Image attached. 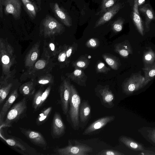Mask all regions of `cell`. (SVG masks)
Listing matches in <instances>:
<instances>
[{"instance_id":"484cf974","label":"cell","mask_w":155,"mask_h":155,"mask_svg":"<svg viewBox=\"0 0 155 155\" xmlns=\"http://www.w3.org/2000/svg\"><path fill=\"white\" fill-rule=\"evenodd\" d=\"M8 79L0 78V104L3 103L13 86L12 83H8Z\"/></svg>"},{"instance_id":"f546056e","label":"cell","mask_w":155,"mask_h":155,"mask_svg":"<svg viewBox=\"0 0 155 155\" xmlns=\"http://www.w3.org/2000/svg\"><path fill=\"white\" fill-rule=\"evenodd\" d=\"M143 68H148L154 63L155 61V53L151 48H149L144 52L143 56Z\"/></svg>"},{"instance_id":"2e32d148","label":"cell","mask_w":155,"mask_h":155,"mask_svg":"<svg viewBox=\"0 0 155 155\" xmlns=\"http://www.w3.org/2000/svg\"><path fill=\"white\" fill-rule=\"evenodd\" d=\"M40 41L35 43L25 56L24 59L25 66L27 69L31 67L38 59L40 53Z\"/></svg>"},{"instance_id":"d4e9b609","label":"cell","mask_w":155,"mask_h":155,"mask_svg":"<svg viewBox=\"0 0 155 155\" xmlns=\"http://www.w3.org/2000/svg\"><path fill=\"white\" fill-rule=\"evenodd\" d=\"M37 85L33 79L22 84L19 88L20 93L24 97L27 98L33 95L35 91V87Z\"/></svg>"},{"instance_id":"52a82bcc","label":"cell","mask_w":155,"mask_h":155,"mask_svg":"<svg viewBox=\"0 0 155 155\" xmlns=\"http://www.w3.org/2000/svg\"><path fill=\"white\" fill-rule=\"evenodd\" d=\"M144 76L139 73L132 74L123 83L122 85L123 93L129 95L144 87Z\"/></svg>"},{"instance_id":"ba28073f","label":"cell","mask_w":155,"mask_h":155,"mask_svg":"<svg viewBox=\"0 0 155 155\" xmlns=\"http://www.w3.org/2000/svg\"><path fill=\"white\" fill-rule=\"evenodd\" d=\"M5 140L8 144L21 154L25 155L41 154L35 148L30 147L20 138L12 137L5 139Z\"/></svg>"},{"instance_id":"e575fe53","label":"cell","mask_w":155,"mask_h":155,"mask_svg":"<svg viewBox=\"0 0 155 155\" xmlns=\"http://www.w3.org/2000/svg\"><path fill=\"white\" fill-rule=\"evenodd\" d=\"M144 73V86L147 85L155 77V61L153 64L150 67L143 68Z\"/></svg>"},{"instance_id":"603a6c76","label":"cell","mask_w":155,"mask_h":155,"mask_svg":"<svg viewBox=\"0 0 155 155\" xmlns=\"http://www.w3.org/2000/svg\"><path fill=\"white\" fill-rule=\"evenodd\" d=\"M114 51L122 57L127 58L129 54H132L133 50L128 40H125L115 45Z\"/></svg>"},{"instance_id":"1f68e13d","label":"cell","mask_w":155,"mask_h":155,"mask_svg":"<svg viewBox=\"0 0 155 155\" xmlns=\"http://www.w3.org/2000/svg\"><path fill=\"white\" fill-rule=\"evenodd\" d=\"M52 110L51 106L45 108L42 110L36 119V124L39 126L44 123L48 119Z\"/></svg>"},{"instance_id":"c3c4849f","label":"cell","mask_w":155,"mask_h":155,"mask_svg":"<svg viewBox=\"0 0 155 155\" xmlns=\"http://www.w3.org/2000/svg\"><path fill=\"white\" fill-rule=\"evenodd\" d=\"M37 0L38 1H40L41 0Z\"/></svg>"},{"instance_id":"d6986e66","label":"cell","mask_w":155,"mask_h":155,"mask_svg":"<svg viewBox=\"0 0 155 155\" xmlns=\"http://www.w3.org/2000/svg\"><path fill=\"white\" fill-rule=\"evenodd\" d=\"M120 8V5L117 4L104 13L96 22L94 28L99 27L109 21L118 12Z\"/></svg>"},{"instance_id":"4316f807","label":"cell","mask_w":155,"mask_h":155,"mask_svg":"<svg viewBox=\"0 0 155 155\" xmlns=\"http://www.w3.org/2000/svg\"><path fill=\"white\" fill-rule=\"evenodd\" d=\"M138 131L146 140L155 146V127H144Z\"/></svg>"},{"instance_id":"83f0119b","label":"cell","mask_w":155,"mask_h":155,"mask_svg":"<svg viewBox=\"0 0 155 155\" xmlns=\"http://www.w3.org/2000/svg\"><path fill=\"white\" fill-rule=\"evenodd\" d=\"M102 57L109 67L112 69L117 70L121 65L119 58L109 53H104Z\"/></svg>"},{"instance_id":"4fadbf2b","label":"cell","mask_w":155,"mask_h":155,"mask_svg":"<svg viewBox=\"0 0 155 155\" xmlns=\"http://www.w3.org/2000/svg\"><path fill=\"white\" fill-rule=\"evenodd\" d=\"M2 3L6 15L11 14L15 19L20 18L21 6L20 0H2Z\"/></svg>"},{"instance_id":"60d3db41","label":"cell","mask_w":155,"mask_h":155,"mask_svg":"<svg viewBox=\"0 0 155 155\" xmlns=\"http://www.w3.org/2000/svg\"><path fill=\"white\" fill-rule=\"evenodd\" d=\"M123 23L124 21L122 19L116 20L112 25L113 30L115 32H120L123 29Z\"/></svg>"},{"instance_id":"7402d4cb","label":"cell","mask_w":155,"mask_h":155,"mask_svg":"<svg viewBox=\"0 0 155 155\" xmlns=\"http://www.w3.org/2000/svg\"><path fill=\"white\" fill-rule=\"evenodd\" d=\"M91 107L87 100H84L80 106L79 117L80 125L86 123L90 117Z\"/></svg>"},{"instance_id":"ab89813d","label":"cell","mask_w":155,"mask_h":155,"mask_svg":"<svg viewBox=\"0 0 155 155\" xmlns=\"http://www.w3.org/2000/svg\"><path fill=\"white\" fill-rule=\"evenodd\" d=\"M78 44L75 42L71 45H68L66 51L67 59L69 63H70V58L71 55L73 54L77 50Z\"/></svg>"},{"instance_id":"30bf717a","label":"cell","mask_w":155,"mask_h":155,"mask_svg":"<svg viewBox=\"0 0 155 155\" xmlns=\"http://www.w3.org/2000/svg\"><path fill=\"white\" fill-rule=\"evenodd\" d=\"M21 133L23 134L32 143L46 149L47 146L46 140L40 132L22 127H19Z\"/></svg>"},{"instance_id":"5b68a950","label":"cell","mask_w":155,"mask_h":155,"mask_svg":"<svg viewBox=\"0 0 155 155\" xmlns=\"http://www.w3.org/2000/svg\"><path fill=\"white\" fill-rule=\"evenodd\" d=\"M74 144L71 140H68V145L54 150L56 154L59 155H88L93 151V148L89 146L74 140Z\"/></svg>"},{"instance_id":"b9f144b4","label":"cell","mask_w":155,"mask_h":155,"mask_svg":"<svg viewBox=\"0 0 155 155\" xmlns=\"http://www.w3.org/2000/svg\"><path fill=\"white\" fill-rule=\"evenodd\" d=\"M100 44V42L98 39L96 38H92L87 41L85 45L88 48L94 49L97 48Z\"/></svg>"},{"instance_id":"7dc6e473","label":"cell","mask_w":155,"mask_h":155,"mask_svg":"<svg viewBox=\"0 0 155 155\" xmlns=\"http://www.w3.org/2000/svg\"><path fill=\"white\" fill-rule=\"evenodd\" d=\"M145 0H138V5H140L143 4L145 2Z\"/></svg>"},{"instance_id":"74e56055","label":"cell","mask_w":155,"mask_h":155,"mask_svg":"<svg viewBox=\"0 0 155 155\" xmlns=\"http://www.w3.org/2000/svg\"><path fill=\"white\" fill-rule=\"evenodd\" d=\"M116 1V0H103L101 6V10L97 14H101L105 12L114 5Z\"/></svg>"},{"instance_id":"3957f363","label":"cell","mask_w":155,"mask_h":155,"mask_svg":"<svg viewBox=\"0 0 155 155\" xmlns=\"http://www.w3.org/2000/svg\"><path fill=\"white\" fill-rule=\"evenodd\" d=\"M71 94L69 100V109L66 115L68 121L75 130H78L80 125L79 110L81 98L74 86H71Z\"/></svg>"},{"instance_id":"7bdbcfd3","label":"cell","mask_w":155,"mask_h":155,"mask_svg":"<svg viewBox=\"0 0 155 155\" xmlns=\"http://www.w3.org/2000/svg\"><path fill=\"white\" fill-rule=\"evenodd\" d=\"M97 155H124V154L115 150L107 149L103 150L99 152Z\"/></svg>"},{"instance_id":"6da1fadb","label":"cell","mask_w":155,"mask_h":155,"mask_svg":"<svg viewBox=\"0 0 155 155\" xmlns=\"http://www.w3.org/2000/svg\"><path fill=\"white\" fill-rule=\"evenodd\" d=\"M54 65L52 59L46 57L42 54V57L22 74L20 78L21 81L25 80L28 78L34 79L49 73Z\"/></svg>"},{"instance_id":"9c48e42d","label":"cell","mask_w":155,"mask_h":155,"mask_svg":"<svg viewBox=\"0 0 155 155\" xmlns=\"http://www.w3.org/2000/svg\"><path fill=\"white\" fill-rule=\"evenodd\" d=\"M61 79L59 91L62 112L63 114L66 115L69 110L71 84L64 78H62Z\"/></svg>"},{"instance_id":"9a60e30c","label":"cell","mask_w":155,"mask_h":155,"mask_svg":"<svg viewBox=\"0 0 155 155\" xmlns=\"http://www.w3.org/2000/svg\"><path fill=\"white\" fill-rule=\"evenodd\" d=\"M54 37L49 38V40L44 41L42 54L46 57L52 59L57 54L61 46L55 41Z\"/></svg>"},{"instance_id":"ffe728a7","label":"cell","mask_w":155,"mask_h":155,"mask_svg":"<svg viewBox=\"0 0 155 155\" xmlns=\"http://www.w3.org/2000/svg\"><path fill=\"white\" fill-rule=\"evenodd\" d=\"M51 8L55 16L64 24L68 27L72 25V21L70 16L64 10L59 7L57 3L54 4Z\"/></svg>"},{"instance_id":"8992f818","label":"cell","mask_w":155,"mask_h":155,"mask_svg":"<svg viewBox=\"0 0 155 155\" xmlns=\"http://www.w3.org/2000/svg\"><path fill=\"white\" fill-rule=\"evenodd\" d=\"M40 34L46 38L54 37L61 34L64 28L57 20L52 17L48 15L43 19Z\"/></svg>"},{"instance_id":"4dcf8cb0","label":"cell","mask_w":155,"mask_h":155,"mask_svg":"<svg viewBox=\"0 0 155 155\" xmlns=\"http://www.w3.org/2000/svg\"><path fill=\"white\" fill-rule=\"evenodd\" d=\"M33 79L35 82L36 85L41 86L48 84L51 85L54 82V77L50 73Z\"/></svg>"},{"instance_id":"ac0fdd59","label":"cell","mask_w":155,"mask_h":155,"mask_svg":"<svg viewBox=\"0 0 155 155\" xmlns=\"http://www.w3.org/2000/svg\"><path fill=\"white\" fill-rule=\"evenodd\" d=\"M18 96V89L13 90L8 97L3 105L0 112V124H2L4 121V118Z\"/></svg>"},{"instance_id":"d590c367","label":"cell","mask_w":155,"mask_h":155,"mask_svg":"<svg viewBox=\"0 0 155 155\" xmlns=\"http://www.w3.org/2000/svg\"><path fill=\"white\" fill-rule=\"evenodd\" d=\"M43 92L42 89L38 90L35 94L33 99L32 107L34 111H36L41 107V95Z\"/></svg>"},{"instance_id":"f6af8a7d","label":"cell","mask_w":155,"mask_h":155,"mask_svg":"<svg viewBox=\"0 0 155 155\" xmlns=\"http://www.w3.org/2000/svg\"><path fill=\"white\" fill-rule=\"evenodd\" d=\"M141 152L140 154L142 155H155V152L150 150H145L144 151Z\"/></svg>"},{"instance_id":"5bb4252c","label":"cell","mask_w":155,"mask_h":155,"mask_svg":"<svg viewBox=\"0 0 155 155\" xmlns=\"http://www.w3.org/2000/svg\"><path fill=\"white\" fill-rule=\"evenodd\" d=\"M115 118L114 115L107 116L97 120L87 127L83 133L84 135H90L103 128L107 124L113 121Z\"/></svg>"},{"instance_id":"cb8c5ba5","label":"cell","mask_w":155,"mask_h":155,"mask_svg":"<svg viewBox=\"0 0 155 155\" xmlns=\"http://www.w3.org/2000/svg\"><path fill=\"white\" fill-rule=\"evenodd\" d=\"M119 140L127 147L134 151L142 152L146 150L142 144L129 137L121 136L119 137Z\"/></svg>"},{"instance_id":"8fae6325","label":"cell","mask_w":155,"mask_h":155,"mask_svg":"<svg viewBox=\"0 0 155 155\" xmlns=\"http://www.w3.org/2000/svg\"><path fill=\"white\" fill-rule=\"evenodd\" d=\"M96 95L105 107L111 108L114 106V95L108 86L103 87L96 91Z\"/></svg>"},{"instance_id":"836d02e7","label":"cell","mask_w":155,"mask_h":155,"mask_svg":"<svg viewBox=\"0 0 155 155\" xmlns=\"http://www.w3.org/2000/svg\"><path fill=\"white\" fill-rule=\"evenodd\" d=\"M139 10L145 15L146 17L145 25L146 28L148 30L149 29V25L151 21L155 19L153 11L150 8L145 6L140 8Z\"/></svg>"},{"instance_id":"d6a6232c","label":"cell","mask_w":155,"mask_h":155,"mask_svg":"<svg viewBox=\"0 0 155 155\" xmlns=\"http://www.w3.org/2000/svg\"><path fill=\"white\" fill-rule=\"evenodd\" d=\"M90 62L89 59L84 56H80L77 60L72 63V66L74 68L85 69L88 66Z\"/></svg>"},{"instance_id":"ee69618b","label":"cell","mask_w":155,"mask_h":155,"mask_svg":"<svg viewBox=\"0 0 155 155\" xmlns=\"http://www.w3.org/2000/svg\"><path fill=\"white\" fill-rule=\"evenodd\" d=\"M51 85H49L44 91L43 92L41 95V107L42 106L48 97L51 90Z\"/></svg>"},{"instance_id":"7c38bea8","label":"cell","mask_w":155,"mask_h":155,"mask_svg":"<svg viewBox=\"0 0 155 155\" xmlns=\"http://www.w3.org/2000/svg\"><path fill=\"white\" fill-rule=\"evenodd\" d=\"M65 126L60 113L54 114L51 124V134L53 138H58L65 133Z\"/></svg>"},{"instance_id":"7a4b0ae2","label":"cell","mask_w":155,"mask_h":155,"mask_svg":"<svg viewBox=\"0 0 155 155\" xmlns=\"http://www.w3.org/2000/svg\"><path fill=\"white\" fill-rule=\"evenodd\" d=\"M0 57L2 70L1 77L11 76L10 69L16 62V56L13 48L7 40L2 38L0 40Z\"/></svg>"},{"instance_id":"bcb514c9","label":"cell","mask_w":155,"mask_h":155,"mask_svg":"<svg viewBox=\"0 0 155 155\" xmlns=\"http://www.w3.org/2000/svg\"><path fill=\"white\" fill-rule=\"evenodd\" d=\"M2 0H0V16L1 18L3 17Z\"/></svg>"},{"instance_id":"e0dca14e","label":"cell","mask_w":155,"mask_h":155,"mask_svg":"<svg viewBox=\"0 0 155 155\" xmlns=\"http://www.w3.org/2000/svg\"><path fill=\"white\" fill-rule=\"evenodd\" d=\"M65 75L69 79L78 85L83 87L86 86L87 77L82 69L74 68L73 72L67 73Z\"/></svg>"},{"instance_id":"f1b7e54d","label":"cell","mask_w":155,"mask_h":155,"mask_svg":"<svg viewBox=\"0 0 155 155\" xmlns=\"http://www.w3.org/2000/svg\"><path fill=\"white\" fill-rule=\"evenodd\" d=\"M27 13L31 19L35 18L38 10V8L36 3L31 0H21Z\"/></svg>"},{"instance_id":"f35d334b","label":"cell","mask_w":155,"mask_h":155,"mask_svg":"<svg viewBox=\"0 0 155 155\" xmlns=\"http://www.w3.org/2000/svg\"><path fill=\"white\" fill-rule=\"evenodd\" d=\"M95 70L97 73H103L107 74L110 70V68L107 67L101 61H98L96 64Z\"/></svg>"},{"instance_id":"44dd1931","label":"cell","mask_w":155,"mask_h":155,"mask_svg":"<svg viewBox=\"0 0 155 155\" xmlns=\"http://www.w3.org/2000/svg\"><path fill=\"white\" fill-rule=\"evenodd\" d=\"M68 45L64 44L61 45L59 51L52 59L55 64L59 66L60 68L67 67L70 63L68 61L66 56V51Z\"/></svg>"},{"instance_id":"8d00e7d4","label":"cell","mask_w":155,"mask_h":155,"mask_svg":"<svg viewBox=\"0 0 155 155\" xmlns=\"http://www.w3.org/2000/svg\"><path fill=\"white\" fill-rule=\"evenodd\" d=\"M133 19L138 32L140 34L144 35V28L141 17L139 14L133 12Z\"/></svg>"},{"instance_id":"277c9868","label":"cell","mask_w":155,"mask_h":155,"mask_svg":"<svg viewBox=\"0 0 155 155\" xmlns=\"http://www.w3.org/2000/svg\"><path fill=\"white\" fill-rule=\"evenodd\" d=\"M28 98L24 97L11 107L7 113L5 120L0 125L2 127H10L27 116Z\"/></svg>"}]
</instances>
